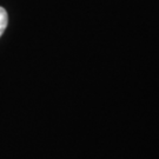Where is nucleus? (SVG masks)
<instances>
[{
    "label": "nucleus",
    "instance_id": "1",
    "mask_svg": "<svg viewBox=\"0 0 159 159\" xmlns=\"http://www.w3.org/2000/svg\"><path fill=\"white\" fill-rule=\"evenodd\" d=\"M7 23H8V16L7 12L4 7L0 6V37L4 34L6 27H7Z\"/></svg>",
    "mask_w": 159,
    "mask_h": 159
}]
</instances>
